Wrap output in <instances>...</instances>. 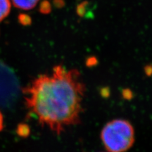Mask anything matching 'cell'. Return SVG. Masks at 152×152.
<instances>
[{
    "instance_id": "cell-14",
    "label": "cell",
    "mask_w": 152,
    "mask_h": 152,
    "mask_svg": "<svg viewBox=\"0 0 152 152\" xmlns=\"http://www.w3.org/2000/svg\"><path fill=\"white\" fill-rule=\"evenodd\" d=\"M3 127V118H2V115L1 113H0V131L2 129Z\"/></svg>"
},
{
    "instance_id": "cell-10",
    "label": "cell",
    "mask_w": 152,
    "mask_h": 152,
    "mask_svg": "<svg viewBox=\"0 0 152 152\" xmlns=\"http://www.w3.org/2000/svg\"><path fill=\"white\" fill-rule=\"evenodd\" d=\"M18 20L23 25H29L31 23V18L26 14H20L18 16Z\"/></svg>"
},
{
    "instance_id": "cell-4",
    "label": "cell",
    "mask_w": 152,
    "mask_h": 152,
    "mask_svg": "<svg viewBox=\"0 0 152 152\" xmlns=\"http://www.w3.org/2000/svg\"><path fill=\"white\" fill-rule=\"evenodd\" d=\"M39 0H12L13 5L15 7L24 10H28L34 8Z\"/></svg>"
},
{
    "instance_id": "cell-1",
    "label": "cell",
    "mask_w": 152,
    "mask_h": 152,
    "mask_svg": "<svg viewBox=\"0 0 152 152\" xmlns=\"http://www.w3.org/2000/svg\"><path fill=\"white\" fill-rule=\"evenodd\" d=\"M86 85L77 69L58 65L51 75L37 77L23 89L27 108L41 124L58 136L65 127L79 124Z\"/></svg>"
},
{
    "instance_id": "cell-3",
    "label": "cell",
    "mask_w": 152,
    "mask_h": 152,
    "mask_svg": "<svg viewBox=\"0 0 152 152\" xmlns=\"http://www.w3.org/2000/svg\"><path fill=\"white\" fill-rule=\"evenodd\" d=\"M20 92L19 80L14 71L0 61V107H10L17 102Z\"/></svg>"
},
{
    "instance_id": "cell-5",
    "label": "cell",
    "mask_w": 152,
    "mask_h": 152,
    "mask_svg": "<svg viewBox=\"0 0 152 152\" xmlns=\"http://www.w3.org/2000/svg\"><path fill=\"white\" fill-rule=\"evenodd\" d=\"M11 3L10 0H0V22L9 15Z\"/></svg>"
},
{
    "instance_id": "cell-9",
    "label": "cell",
    "mask_w": 152,
    "mask_h": 152,
    "mask_svg": "<svg viewBox=\"0 0 152 152\" xmlns=\"http://www.w3.org/2000/svg\"><path fill=\"white\" fill-rule=\"evenodd\" d=\"M98 64V60L96 56H89L86 60V65L88 67H93V66H94L97 65Z\"/></svg>"
},
{
    "instance_id": "cell-13",
    "label": "cell",
    "mask_w": 152,
    "mask_h": 152,
    "mask_svg": "<svg viewBox=\"0 0 152 152\" xmlns=\"http://www.w3.org/2000/svg\"><path fill=\"white\" fill-rule=\"evenodd\" d=\"M144 72L146 76H148V77H151L152 75V65L151 64L146 65L144 67Z\"/></svg>"
},
{
    "instance_id": "cell-8",
    "label": "cell",
    "mask_w": 152,
    "mask_h": 152,
    "mask_svg": "<svg viewBox=\"0 0 152 152\" xmlns=\"http://www.w3.org/2000/svg\"><path fill=\"white\" fill-rule=\"evenodd\" d=\"M122 96L126 100H131L134 98V94L129 88H124L122 90Z\"/></svg>"
},
{
    "instance_id": "cell-12",
    "label": "cell",
    "mask_w": 152,
    "mask_h": 152,
    "mask_svg": "<svg viewBox=\"0 0 152 152\" xmlns=\"http://www.w3.org/2000/svg\"><path fill=\"white\" fill-rule=\"evenodd\" d=\"M53 5L57 8H61L65 5V0H53Z\"/></svg>"
},
{
    "instance_id": "cell-6",
    "label": "cell",
    "mask_w": 152,
    "mask_h": 152,
    "mask_svg": "<svg viewBox=\"0 0 152 152\" xmlns=\"http://www.w3.org/2000/svg\"><path fill=\"white\" fill-rule=\"evenodd\" d=\"M88 4L89 3L88 1H84L78 4L77 8H76V13H77L79 17H84V15H86V8Z\"/></svg>"
},
{
    "instance_id": "cell-7",
    "label": "cell",
    "mask_w": 152,
    "mask_h": 152,
    "mask_svg": "<svg viewBox=\"0 0 152 152\" xmlns=\"http://www.w3.org/2000/svg\"><path fill=\"white\" fill-rule=\"evenodd\" d=\"M39 12L42 14H48L51 12V3L48 0H43L39 6Z\"/></svg>"
},
{
    "instance_id": "cell-11",
    "label": "cell",
    "mask_w": 152,
    "mask_h": 152,
    "mask_svg": "<svg viewBox=\"0 0 152 152\" xmlns=\"http://www.w3.org/2000/svg\"><path fill=\"white\" fill-rule=\"evenodd\" d=\"M100 94L102 97L108 98L110 95V89L108 87H104L100 89Z\"/></svg>"
},
{
    "instance_id": "cell-2",
    "label": "cell",
    "mask_w": 152,
    "mask_h": 152,
    "mask_svg": "<svg viewBox=\"0 0 152 152\" xmlns=\"http://www.w3.org/2000/svg\"><path fill=\"white\" fill-rule=\"evenodd\" d=\"M100 137L107 151H126L134 143L135 131L130 122L117 118L108 122L103 127Z\"/></svg>"
}]
</instances>
